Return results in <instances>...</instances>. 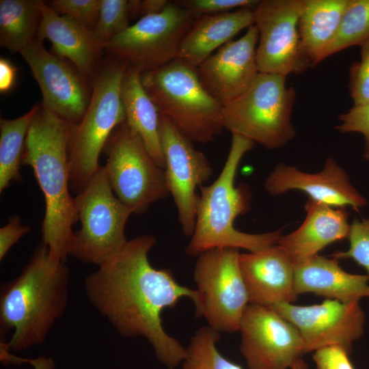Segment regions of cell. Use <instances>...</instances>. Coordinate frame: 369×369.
Masks as SVG:
<instances>
[{
	"label": "cell",
	"instance_id": "cell-36",
	"mask_svg": "<svg viewBox=\"0 0 369 369\" xmlns=\"http://www.w3.org/2000/svg\"><path fill=\"white\" fill-rule=\"evenodd\" d=\"M348 355L343 347L333 345L315 351L313 360L316 369H355Z\"/></svg>",
	"mask_w": 369,
	"mask_h": 369
},
{
	"label": "cell",
	"instance_id": "cell-12",
	"mask_svg": "<svg viewBox=\"0 0 369 369\" xmlns=\"http://www.w3.org/2000/svg\"><path fill=\"white\" fill-rule=\"evenodd\" d=\"M303 0H262L254 8L259 33L256 60L259 72L287 76L312 67L299 33Z\"/></svg>",
	"mask_w": 369,
	"mask_h": 369
},
{
	"label": "cell",
	"instance_id": "cell-16",
	"mask_svg": "<svg viewBox=\"0 0 369 369\" xmlns=\"http://www.w3.org/2000/svg\"><path fill=\"white\" fill-rule=\"evenodd\" d=\"M20 54L40 87L42 102L62 118L77 124L91 98L87 77L68 60L48 52L37 38Z\"/></svg>",
	"mask_w": 369,
	"mask_h": 369
},
{
	"label": "cell",
	"instance_id": "cell-20",
	"mask_svg": "<svg viewBox=\"0 0 369 369\" xmlns=\"http://www.w3.org/2000/svg\"><path fill=\"white\" fill-rule=\"evenodd\" d=\"M36 38L41 42L49 40L54 55L69 60L87 77L94 74L107 46L92 30L70 17L58 14L46 3L42 7Z\"/></svg>",
	"mask_w": 369,
	"mask_h": 369
},
{
	"label": "cell",
	"instance_id": "cell-10",
	"mask_svg": "<svg viewBox=\"0 0 369 369\" xmlns=\"http://www.w3.org/2000/svg\"><path fill=\"white\" fill-rule=\"evenodd\" d=\"M198 17L169 1L162 12L140 18L113 38L105 51L141 72L155 70L178 58L183 38Z\"/></svg>",
	"mask_w": 369,
	"mask_h": 369
},
{
	"label": "cell",
	"instance_id": "cell-26",
	"mask_svg": "<svg viewBox=\"0 0 369 369\" xmlns=\"http://www.w3.org/2000/svg\"><path fill=\"white\" fill-rule=\"evenodd\" d=\"M42 0L0 1V45L20 53L37 37Z\"/></svg>",
	"mask_w": 369,
	"mask_h": 369
},
{
	"label": "cell",
	"instance_id": "cell-23",
	"mask_svg": "<svg viewBox=\"0 0 369 369\" xmlns=\"http://www.w3.org/2000/svg\"><path fill=\"white\" fill-rule=\"evenodd\" d=\"M254 10L242 8L198 17L183 38L178 58L197 68L241 30L254 25Z\"/></svg>",
	"mask_w": 369,
	"mask_h": 369
},
{
	"label": "cell",
	"instance_id": "cell-17",
	"mask_svg": "<svg viewBox=\"0 0 369 369\" xmlns=\"http://www.w3.org/2000/svg\"><path fill=\"white\" fill-rule=\"evenodd\" d=\"M257 27L247 28L237 40H231L197 68L204 87L223 105L243 94L259 73L256 48Z\"/></svg>",
	"mask_w": 369,
	"mask_h": 369
},
{
	"label": "cell",
	"instance_id": "cell-25",
	"mask_svg": "<svg viewBox=\"0 0 369 369\" xmlns=\"http://www.w3.org/2000/svg\"><path fill=\"white\" fill-rule=\"evenodd\" d=\"M349 0H303L299 33L304 54L315 66L334 38Z\"/></svg>",
	"mask_w": 369,
	"mask_h": 369
},
{
	"label": "cell",
	"instance_id": "cell-33",
	"mask_svg": "<svg viewBox=\"0 0 369 369\" xmlns=\"http://www.w3.org/2000/svg\"><path fill=\"white\" fill-rule=\"evenodd\" d=\"M360 46L361 59L350 68L349 89L354 105L369 101V38Z\"/></svg>",
	"mask_w": 369,
	"mask_h": 369
},
{
	"label": "cell",
	"instance_id": "cell-21",
	"mask_svg": "<svg viewBox=\"0 0 369 369\" xmlns=\"http://www.w3.org/2000/svg\"><path fill=\"white\" fill-rule=\"evenodd\" d=\"M306 217L294 232L281 236L277 244L294 264L318 255L327 245L348 238L350 224L344 207L333 208L309 198L305 205Z\"/></svg>",
	"mask_w": 369,
	"mask_h": 369
},
{
	"label": "cell",
	"instance_id": "cell-32",
	"mask_svg": "<svg viewBox=\"0 0 369 369\" xmlns=\"http://www.w3.org/2000/svg\"><path fill=\"white\" fill-rule=\"evenodd\" d=\"M102 0H53L47 5L59 15L70 17L93 30L98 19Z\"/></svg>",
	"mask_w": 369,
	"mask_h": 369
},
{
	"label": "cell",
	"instance_id": "cell-40",
	"mask_svg": "<svg viewBox=\"0 0 369 369\" xmlns=\"http://www.w3.org/2000/svg\"><path fill=\"white\" fill-rule=\"evenodd\" d=\"M290 369H308V366L302 357H300L295 361Z\"/></svg>",
	"mask_w": 369,
	"mask_h": 369
},
{
	"label": "cell",
	"instance_id": "cell-19",
	"mask_svg": "<svg viewBox=\"0 0 369 369\" xmlns=\"http://www.w3.org/2000/svg\"><path fill=\"white\" fill-rule=\"evenodd\" d=\"M239 265L249 303L272 306L297 299L295 264L280 245L240 254Z\"/></svg>",
	"mask_w": 369,
	"mask_h": 369
},
{
	"label": "cell",
	"instance_id": "cell-13",
	"mask_svg": "<svg viewBox=\"0 0 369 369\" xmlns=\"http://www.w3.org/2000/svg\"><path fill=\"white\" fill-rule=\"evenodd\" d=\"M238 331L248 369H290L305 353L298 329L272 306L249 303Z\"/></svg>",
	"mask_w": 369,
	"mask_h": 369
},
{
	"label": "cell",
	"instance_id": "cell-6",
	"mask_svg": "<svg viewBox=\"0 0 369 369\" xmlns=\"http://www.w3.org/2000/svg\"><path fill=\"white\" fill-rule=\"evenodd\" d=\"M127 66L126 62L109 56L92 77L87 109L72 127L68 149L70 189L77 194L100 167V154L113 130L126 121L120 86Z\"/></svg>",
	"mask_w": 369,
	"mask_h": 369
},
{
	"label": "cell",
	"instance_id": "cell-18",
	"mask_svg": "<svg viewBox=\"0 0 369 369\" xmlns=\"http://www.w3.org/2000/svg\"><path fill=\"white\" fill-rule=\"evenodd\" d=\"M264 189L272 195L290 190L302 191L309 198L336 208L350 206L359 210L368 203L353 187L348 174L331 156L327 158L323 169L315 174L279 163L266 178Z\"/></svg>",
	"mask_w": 369,
	"mask_h": 369
},
{
	"label": "cell",
	"instance_id": "cell-27",
	"mask_svg": "<svg viewBox=\"0 0 369 369\" xmlns=\"http://www.w3.org/2000/svg\"><path fill=\"white\" fill-rule=\"evenodd\" d=\"M39 107L40 104H36L15 119H0V193L13 182H23L20 169L25 139Z\"/></svg>",
	"mask_w": 369,
	"mask_h": 369
},
{
	"label": "cell",
	"instance_id": "cell-24",
	"mask_svg": "<svg viewBox=\"0 0 369 369\" xmlns=\"http://www.w3.org/2000/svg\"><path fill=\"white\" fill-rule=\"evenodd\" d=\"M141 73L137 68L128 66L122 80L120 97L126 112V122L141 138L156 163L164 169L160 113L142 85Z\"/></svg>",
	"mask_w": 369,
	"mask_h": 369
},
{
	"label": "cell",
	"instance_id": "cell-30",
	"mask_svg": "<svg viewBox=\"0 0 369 369\" xmlns=\"http://www.w3.org/2000/svg\"><path fill=\"white\" fill-rule=\"evenodd\" d=\"M129 1L102 0L97 23L92 30L96 38L105 44L129 26Z\"/></svg>",
	"mask_w": 369,
	"mask_h": 369
},
{
	"label": "cell",
	"instance_id": "cell-15",
	"mask_svg": "<svg viewBox=\"0 0 369 369\" xmlns=\"http://www.w3.org/2000/svg\"><path fill=\"white\" fill-rule=\"evenodd\" d=\"M272 307L298 329L305 353L338 345L350 354L353 343L364 333L365 314L359 301L327 299L315 305L279 303Z\"/></svg>",
	"mask_w": 369,
	"mask_h": 369
},
{
	"label": "cell",
	"instance_id": "cell-31",
	"mask_svg": "<svg viewBox=\"0 0 369 369\" xmlns=\"http://www.w3.org/2000/svg\"><path fill=\"white\" fill-rule=\"evenodd\" d=\"M349 249L337 251L332 257L340 260L351 258L364 267L369 277V218L359 221L354 219L350 226Z\"/></svg>",
	"mask_w": 369,
	"mask_h": 369
},
{
	"label": "cell",
	"instance_id": "cell-9",
	"mask_svg": "<svg viewBox=\"0 0 369 369\" xmlns=\"http://www.w3.org/2000/svg\"><path fill=\"white\" fill-rule=\"evenodd\" d=\"M102 152L111 189L132 214L146 212L152 204L169 195L164 169L126 121L113 130Z\"/></svg>",
	"mask_w": 369,
	"mask_h": 369
},
{
	"label": "cell",
	"instance_id": "cell-22",
	"mask_svg": "<svg viewBox=\"0 0 369 369\" xmlns=\"http://www.w3.org/2000/svg\"><path fill=\"white\" fill-rule=\"evenodd\" d=\"M368 275L344 271L338 260L314 256L295 264L296 295L312 292L342 302L359 301L369 297Z\"/></svg>",
	"mask_w": 369,
	"mask_h": 369
},
{
	"label": "cell",
	"instance_id": "cell-29",
	"mask_svg": "<svg viewBox=\"0 0 369 369\" xmlns=\"http://www.w3.org/2000/svg\"><path fill=\"white\" fill-rule=\"evenodd\" d=\"M219 339L217 330L208 325L200 327L186 348L187 357L181 369H243L219 352L216 344Z\"/></svg>",
	"mask_w": 369,
	"mask_h": 369
},
{
	"label": "cell",
	"instance_id": "cell-7",
	"mask_svg": "<svg viewBox=\"0 0 369 369\" xmlns=\"http://www.w3.org/2000/svg\"><path fill=\"white\" fill-rule=\"evenodd\" d=\"M286 76L259 72L241 95L224 104V129L267 149L282 148L296 135L291 122L295 90Z\"/></svg>",
	"mask_w": 369,
	"mask_h": 369
},
{
	"label": "cell",
	"instance_id": "cell-28",
	"mask_svg": "<svg viewBox=\"0 0 369 369\" xmlns=\"http://www.w3.org/2000/svg\"><path fill=\"white\" fill-rule=\"evenodd\" d=\"M369 38V0H349L337 33L325 51L321 61Z\"/></svg>",
	"mask_w": 369,
	"mask_h": 369
},
{
	"label": "cell",
	"instance_id": "cell-37",
	"mask_svg": "<svg viewBox=\"0 0 369 369\" xmlns=\"http://www.w3.org/2000/svg\"><path fill=\"white\" fill-rule=\"evenodd\" d=\"M20 217L13 215L8 223L0 228V260L2 261L10 248L31 230V227L22 225Z\"/></svg>",
	"mask_w": 369,
	"mask_h": 369
},
{
	"label": "cell",
	"instance_id": "cell-2",
	"mask_svg": "<svg viewBox=\"0 0 369 369\" xmlns=\"http://www.w3.org/2000/svg\"><path fill=\"white\" fill-rule=\"evenodd\" d=\"M74 124L42 102L29 128L22 165H29L45 200L42 238L55 263L66 262L78 216L74 197L69 192L68 144Z\"/></svg>",
	"mask_w": 369,
	"mask_h": 369
},
{
	"label": "cell",
	"instance_id": "cell-41",
	"mask_svg": "<svg viewBox=\"0 0 369 369\" xmlns=\"http://www.w3.org/2000/svg\"><path fill=\"white\" fill-rule=\"evenodd\" d=\"M53 363L51 360L45 359V361L40 365L36 364L35 366V369H44L46 368V366H48Z\"/></svg>",
	"mask_w": 369,
	"mask_h": 369
},
{
	"label": "cell",
	"instance_id": "cell-5",
	"mask_svg": "<svg viewBox=\"0 0 369 369\" xmlns=\"http://www.w3.org/2000/svg\"><path fill=\"white\" fill-rule=\"evenodd\" d=\"M142 85L158 109L191 141H213L223 131V105L200 82L196 67L176 59L141 73Z\"/></svg>",
	"mask_w": 369,
	"mask_h": 369
},
{
	"label": "cell",
	"instance_id": "cell-1",
	"mask_svg": "<svg viewBox=\"0 0 369 369\" xmlns=\"http://www.w3.org/2000/svg\"><path fill=\"white\" fill-rule=\"evenodd\" d=\"M156 242L148 234L128 240L115 257L85 277L84 286L90 303L119 334L145 338L159 361L174 369L185 359L187 349L165 331L161 314L187 297L197 317L202 297L197 289L178 284L170 270L150 264L148 255Z\"/></svg>",
	"mask_w": 369,
	"mask_h": 369
},
{
	"label": "cell",
	"instance_id": "cell-4",
	"mask_svg": "<svg viewBox=\"0 0 369 369\" xmlns=\"http://www.w3.org/2000/svg\"><path fill=\"white\" fill-rule=\"evenodd\" d=\"M254 143L232 134L231 146L218 178L208 186L200 187L195 225L185 248L189 256H198L215 248L245 249L249 252L277 244L282 230L249 234L236 230L235 219L250 208L251 194L247 185L235 186V177L243 156Z\"/></svg>",
	"mask_w": 369,
	"mask_h": 369
},
{
	"label": "cell",
	"instance_id": "cell-38",
	"mask_svg": "<svg viewBox=\"0 0 369 369\" xmlns=\"http://www.w3.org/2000/svg\"><path fill=\"white\" fill-rule=\"evenodd\" d=\"M17 68L8 59H0V92L6 93L10 91L15 84Z\"/></svg>",
	"mask_w": 369,
	"mask_h": 369
},
{
	"label": "cell",
	"instance_id": "cell-3",
	"mask_svg": "<svg viewBox=\"0 0 369 369\" xmlns=\"http://www.w3.org/2000/svg\"><path fill=\"white\" fill-rule=\"evenodd\" d=\"M69 282L66 262H52L48 247L38 245L19 275L1 288V334L13 330L9 348L20 351L44 342L67 308Z\"/></svg>",
	"mask_w": 369,
	"mask_h": 369
},
{
	"label": "cell",
	"instance_id": "cell-35",
	"mask_svg": "<svg viewBox=\"0 0 369 369\" xmlns=\"http://www.w3.org/2000/svg\"><path fill=\"white\" fill-rule=\"evenodd\" d=\"M338 120L341 124L336 128L340 133L356 132L364 135L365 146L363 156L369 160V101L354 105L346 113L341 114Z\"/></svg>",
	"mask_w": 369,
	"mask_h": 369
},
{
	"label": "cell",
	"instance_id": "cell-39",
	"mask_svg": "<svg viewBox=\"0 0 369 369\" xmlns=\"http://www.w3.org/2000/svg\"><path fill=\"white\" fill-rule=\"evenodd\" d=\"M169 1L167 0H144L140 1L139 16L145 17L147 16L157 14L162 12Z\"/></svg>",
	"mask_w": 369,
	"mask_h": 369
},
{
	"label": "cell",
	"instance_id": "cell-8",
	"mask_svg": "<svg viewBox=\"0 0 369 369\" xmlns=\"http://www.w3.org/2000/svg\"><path fill=\"white\" fill-rule=\"evenodd\" d=\"M74 197L80 230L74 232L70 255L98 266L115 257L128 240L125 227L132 214L114 194L100 166Z\"/></svg>",
	"mask_w": 369,
	"mask_h": 369
},
{
	"label": "cell",
	"instance_id": "cell-11",
	"mask_svg": "<svg viewBox=\"0 0 369 369\" xmlns=\"http://www.w3.org/2000/svg\"><path fill=\"white\" fill-rule=\"evenodd\" d=\"M238 249L215 248L197 256L193 279L202 297L197 317L217 331H238L241 318L249 303L239 265Z\"/></svg>",
	"mask_w": 369,
	"mask_h": 369
},
{
	"label": "cell",
	"instance_id": "cell-14",
	"mask_svg": "<svg viewBox=\"0 0 369 369\" xmlns=\"http://www.w3.org/2000/svg\"><path fill=\"white\" fill-rule=\"evenodd\" d=\"M159 130L167 187L176 204L182 231L191 236L199 197L196 190L209 180L213 167L205 155L193 147V141L161 115Z\"/></svg>",
	"mask_w": 369,
	"mask_h": 369
},
{
	"label": "cell",
	"instance_id": "cell-34",
	"mask_svg": "<svg viewBox=\"0 0 369 369\" xmlns=\"http://www.w3.org/2000/svg\"><path fill=\"white\" fill-rule=\"evenodd\" d=\"M174 1L197 16L229 12L234 9H254L260 2L256 0H179Z\"/></svg>",
	"mask_w": 369,
	"mask_h": 369
}]
</instances>
